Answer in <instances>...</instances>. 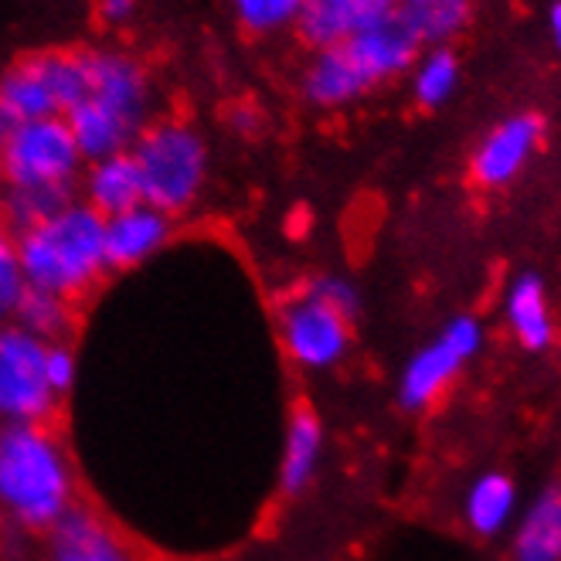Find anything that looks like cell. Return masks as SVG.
I'll return each mask as SVG.
<instances>
[{
	"mask_svg": "<svg viewBox=\"0 0 561 561\" xmlns=\"http://www.w3.org/2000/svg\"><path fill=\"white\" fill-rule=\"evenodd\" d=\"M85 95L65 113L85 163L126 153L150 126L153 89L134 55L95 48L82 51Z\"/></svg>",
	"mask_w": 561,
	"mask_h": 561,
	"instance_id": "obj_1",
	"label": "cell"
},
{
	"mask_svg": "<svg viewBox=\"0 0 561 561\" xmlns=\"http://www.w3.org/2000/svg\"><path fill=\"white\" fill-rule=\"evenodd\" d=\"M76 507L72 459L48 425H0V514L24 531H51Z\"/></svg>",
	"mask_w": 561,
	"mask_h": 561,
	"instance_id": "obj_2",
	"label": "cell"
},
{
	"mask_svg": "<svg viewBox=\"0 0 561 561\" xmlns=\"http://www.w3.org/2000/svg\"><path fill=\"white\" fill-rule=\"evenodd\" d=\"M103 228L106 218H99L76 197L48 221L14 236L24 286L51 293L65 304L85 296L110 273Z\"/></svg>",
	"mask_w": 561,
	"mask_h": 561,
	"instance_id": "obj_3",
	"label": "cell"
},
{
	"mask_svg": "<svg viewBox=\"0 0 561 561\" xmlns=\"http://www.w3.org/2000/svg\"><path fill=\"white\" fill-rule=\"evenodd\" d=\"M129 153L144 181V202L168 218L187 211L208 184V144L181 119L150 123Z\"/></svg>",
	"mask_w": 561,
	"mask_h": 561,
	"instance_id": "obj_4",
	"label": "cell"
},
{
	"mask_svg": "<svg viewBox=\"0 0 561 561\" xmlns=\"http://www.w3.org/2000/svg\"><path fill=\"white\" fill-rule=\"evenodd\" d=\"M486 347V323L473 313H456L443 323L436 337H428L409 360L394 385V399L405 412H428L453 381L467 371L473 357Z\"/></svg>",
	"mask_w": 561,
	"mask_h": 561,
	"instance_id": "obj_5",
	"label": "cell"
},
{
	"mask_svg": "<svg viewBox=\"0 0 561 561\" xmlns=\"http://www.w3.org/2000/svg\"><path fill=\"white\" fill-rule=\"evenodd\" d=\"M85 160L61 116L14 123L0 147V184L4 187H58L76 191Z\"/></svg>",
	"mask_w": 561,
	"mask_h": 561,
	"instance_id": "obj_6",
	"label": "cell"
},
{
	"mask_svg": "<svg viewBox=\"0 0 561 561\" xmlns=\"http://www.w3.org/2000/svg\"><path fill=\"white\" fill-rule=\"evenodd\" d=\"M48 341L18 323H0V425H45L58 394L45 371Z\"/></svg>",
	"mask_w": 561,
	"mask_h": 561,
	"instance_id": "obj_7",
	"label": "cell"
},
{
	"mask_svg": "<svg viewBox=\"0 0 561 561\" xmlns=\"http://www.w3.org/2000/svg\"><path fill=\"white\" fill-rule=\"evenodd\" d=\"M354 320L327 307L307 286L279 310V344L304 371H334L351 351Z\"/></svg>",
	"mask_w": 561,
	"mask_h": 561,
	"instance_id": "obj_8",
	"label": "cell"
},
{
	"mask_svg": "<svg viewBox=\"0 0 561 561\" xmlns=\"http://www.w3.org/2000/svg\"><path fill=\"white\" fill-rule=\"evenodd\" d=\"M545 140V119L538 113H514L501 119L490 134L477 144L470 157V174L480 187L501 191L520 178Z\"/></svg>",
	"mask_w": 561,
	"mask_h": 561,
	"instance_id": "obj_9",
	"label": "cell"
},
{
	"mask_svg": "<svg viewBox=\"0 0 561 561\" xmlns=\"http://www.w3.org/2000/svg\"><path fill=\"white\" fill-rule=\"evenodd\" d=\"M344 51L351 55L354 69L368 82V89H375L412 72L415 58L422 55V42L412 35V27L399 14H388L385 21L344 42Z\"/></svg>",
	"mask_w": 561,
	"mask_h": 561,
	"instance_id": "obj_10",
	"label": "cell"
},
{
	"mask_svg": "<svg viewBox=\"0 0 561 561\" xmlns=\"http://www.w3.org/2000/svg\"><path fill=\"white\" fill-rule=\"evenodd\" d=\"M388 14H394V0H307L296 18V35L320 51L351 42Z\"/></svg>",
	"mask_w": 561,
	"mask_h": 561,
	"instance_id": "obj_11",
	"label": "cell"
},
{
	"mask_svg": "<svg viewBox=\"0 0 561 561\" xmlns=\"http://www.w3.org/2000/svg\"><path fill=\"white\" fill-rule=\"evenodd\" d=\"M42 561H137L129 545L89 507H72L51 531Z\"/></svg>",
	"mask_w": 561,
	"mask_h": 561,
	"instance_id": "obj_12",
	"label": "cell"
},
{
	"mask_svg": "<svg viewBox=\"0 0 561 561\" xmlns=\"http://www.w3.org/2000/svg\"><path fill=\"white\" fill-rule=\"evenodd\" d=\"M501 313L520 351L545 354L554 344V310L541 273H517L504 289Z\"/></svg>",
	"mask_w": 561,
	"mask_h": 561,
	"instance_id": "obj_13",
	"label": "cell"
},
{
	"mask_svg": "<svg viewBox=\"0 0 561 561\" xmlns=\"http://www.w3.org/2000/svg\"><path fill=\"white\" fill-rule=\"evenodd\" d=\"M103 239H106V266L134 270L144 266L147 259H153L171 242V218L150 205H137L123 215L106 218Z\"/></svg>",
	"mask_w": 561,
	"mask_h": 561,
	"instance_id": "obj_14",
	"label": "cell"
},
{
	"mask_svg": "<svg viewBox=\"0 0 561 561\" xmlns=\"http://www.w3.org/2000/svg\"><path fill=\"white\" fill-rule=\"evenodd\" d=\"M517 480L504 470H483L463 493V524L480 541H497L511 535L520 511Z\"/></svg>",
	"mask_w": 561,
	"mask_h": 561,
	"instance_id": "obj_15",
	"label": "cell"
},
{
	"mask_svg": "<svg viewBox=\"0 0 561 561\" xmlns=\"http://www.w3.org/2000/svg\"><path fill=\"white\" fill-rule=\"evenodd\" d=\"M514 561H561V483H548L520 504L511 527Z\"/></svg>",
	"mask_w": 561,
	"mask_h": 561,
	"instance_id": "obj_16",
	"label": "cell"
},
{
	"mask_svg": "<svg viewBox=\"0 0 561 561\" xmlns=\"http://www.w3.org/2000/svg\"><path fill=\"white\" fill-rule=\"evenodd\" d=\"M82 205H89L99 218L123 215L144 202V181L134 163V153H113L85 163L82 171Z\"/></svg>",
	"mask_w": 561,
	"mask_h": 561,
	"instance_id": "obj_17",
	"label": "cell"
},
{
	"mask_svg": "<svg viewBox=\"0 0 561 561\" xmlns=\"http://www.w3.org/2000/svg\"><path fill=\"white\" fill-rule=\"evenodd\" d=\"M304 99L317 110H341L354 99H360L368 89V82L360 79V72L354 69L351 55L344 51V45L334 48H320L313 51L310 65L304 69Z\"/></svg>",
	"mask_w": 561,
	"mask_h": 561,
	"instance_id": "obj_18",
	"label": "cell"
},
{
	"mask_svg": "<svg viewBox=\"0 0 561 561\" xmlns=\"http://www.w3.org/2000/svg\"><path fill=\"white\" fill-rule=\"evenodd\" d=\"M323 459V422L310 409H296L286 422V436L279 449V490L286 497L304 493L320 470Z\"/></svg>",
	"mask_w": 561,
	"mask_h": 561,
	"instance_id": "obj_19",
	"label": "cell"
},
{
	"mask_svg": "<svg viewBox=\"0 0 561 561\" xmlns=\"http://www.w3.org/2000/svg\"><path fill=\"white\" fill-rule=\"evenodd\" d=\"M0 106L11 113L14 123L61 116L55 95H51V85H48V76H45L42 55L24 58L14 65V69L0 76Z\"/></svg>",
	"mask_w": 561,
	"mask_h": 561,
	"instance_id": "obj_20",
	"label": "cell"
},
{
	"mask_svg": "<svg viewBox=\"0 0 561 561\" xmlns=\"http://www.w3.org/2000/svg\"><path fill=\"white\" fill-rule=\"evenodd\" d=\"M399 14L422 48H446L473 18V0H394Z\"/></svg>",
	"mask_w": 561,
	"mask_h": 561,
	"instance_id": "obj_21",
	"label": "cell"
},
{
	"mask_svg": "<svg viewBox=\"0 0 561 561\" xmlns=\"http://www.w3.org/2000/svg\"><path fill=\"white\" fill-rule=\"evenodd\" d=\"M76 202V191H58V187H4L0 191V215H4L8 232L21 236L27 228H35L58 215L65 205Z\"/></svg>",
	"mask_w": 561,
	"mask_h": 561,
	"instance_id": "obj_22",
	"label": "cell"
},
{
	"mask_svg": "<svg viewBox=\"0 0 561 561\" xmlns=\"http://www.w3.org/2000/svg\"><path fill=\"white\" fill-rule=\"evenodd\" d=\"M459 85V58L446 48H422V55L412 65V95L422 110L446 106Z\"/></svg>",
	"mask_w": 561,
	"mask_h": 561,
	"instance_id": "obj_23",
	"label": "cell"
},
{
	"mask_svg": "<svg viewBox=\"0 0 561 561\" xmlns=\"http://www.w3.org/2000/svg\"><path fill=\"white\" fill-rule=\"evenodd\" d=\"M69 317H72V304H65L58 296L42 293V289H24L11 323L27 330L31 337L51 344V341H61V334L69 330Z\"/></svg>",
	"mask_w": 561,
	"mask_h": 561,
	"instance_id": "obj_24",
	"label": "cell"
},
{
	"mask_svg": "<svg viewBox=\"0 0 561 561\" xmlns=\"http://www.w3.org/2000/svg\"><path fill=\"white\" fill-rule=\"evenodd\" d=\"M307 0H232V11L249 35H279L296 27Z\"/></svg>",
	"mask_w": 561,
	"mask_h": 561,
	"instance_id": "obj_25",
	"label": "cell"
},
{
	"mask_svg": "<svg viewBox=\"0 0 561 561\" xmlns=\"http://www.w3.org/2000/svg\"><path fill=\"white\" fill-rule=\"evenodd\" d=\"M24 273L18 262V239L0 225V323H8L14 317V307L24 293Z\"/></svg>",
	"mask_w": 561,
	"mask_h": 561,
	"instance_id": "obj_26",
	"label": "cell"
},
{
	"mask_svg": "<svg viewBox=\"0 0 561 561\" xmlns=\"http://www.w3.org/2000/svg\"><path fill=\"white\" fill-rule=\"evenodd\" d=\"M307 289L313 296H320L327 307H334L337 313H344L347 320H357V313H360V293H357V286L351 279L334 276V273H323V276H313L307 283Z\"/></svg>",
	"mask_w": 561,
	"mask_h": 561,
	"instance_id": "obj_27",
	"label": "cell"
},
{
	"mask_svg": "<svg viewBox=\"0 0 561 561\" xmlns=\"http://www.w3.org/2000/svg\"><path fill=\"white\" fill-rule=\"evenodd\" d=\"M45 371H48V381H51L55 394L61 399V394L76 385V375H79L76 351L65 344V341H51L48 344V357H45Z\"/></svg>",
	"mask_w": 561,
	"mask_h": 561,
	"instance_id": "obj_28",
	"label": "cell"
},
{
	"mask_svg": "<svg viewBox=\"0 0 561 561\" xmlns=\"http://www.w3.org/2000/svg\"><path fill=\"white\" fill-rule=\"evenodd\" d=\"M137 11V0H99V18L106 24H126Z\"/></svg>",
	"mask_w": 561,
	"mask_h": 561,
	"instance_id": "obj_29",
	"label": "cell"
},
{
	"mask_svg": "<svg viewBox=\"0 0 561 561\" xmlns=\"http://www.w3.org/2000/svg\"><path fill=\"white\" fill-rule=\"evenodd\" d=\"M232 126L242 137H255L259 129L266 126V119H262V113L255 106H239V110H232Z\"/></svg>",
	"mask_w": 561,
	"mask_h": 561,
	"instance_id": "obj_30",
	"label": "cell"
},
{
	"mask_svg": "<svg viewBox=\"0 0 561 561\" xmlns=\"http://www.w3.org/2000/svg\"><path fill=\"white\" fill-rule=\"evenodd\" d=\"M548 27H551V42L561 55V0H554L551 11H548Z\"/></svg>",
	"mask_w": 561,
	"mask_h": 561,
	"instance_id": "obj_31",
	"label": "cell"
},
{
	"mask_svg": "<svg viewBox=\"0 0 561 561\" xmlns=\"http://www.w3.org/2000/svg\"><path fill=\"white\" fill-rule=\"evenodd\" d=\"M11 129H14V119L4 106H0V147H4V140L11 137Z\"/></svg>",
	"mask_w": 561,
	"mask_h": 561,
	"instance_id": "obj_32",
	"label": "cell"
},
{
	"mask_svg": "<svg viewBox=\"0 0 561 561\" xmlns=\"http://www.w3.org/2000/svg\"><path fill=\"white\" fill-rule=\"evenodd\" d=\"M0 524H4V514H0Z\"/></svg>",
	"mask_w": 561,
	"mask_h": 561,
	"instance_id": "obj_33",
	"label": "cell"
},
{
	"mask_svg": "<svg viewBox=\"0 0 561 561\" xmlns=\"http://www.w3.org/2000/svg\"><path fill=\"white\" fill-rule=\"evenodd\" d=\"M0 187H4V184H0Z\"/></svg>",
	"mask_w": 561,
	"mask_h": 561,
	"instance_id": "obj_34",
	"label": "cell"
}]
</instances>
